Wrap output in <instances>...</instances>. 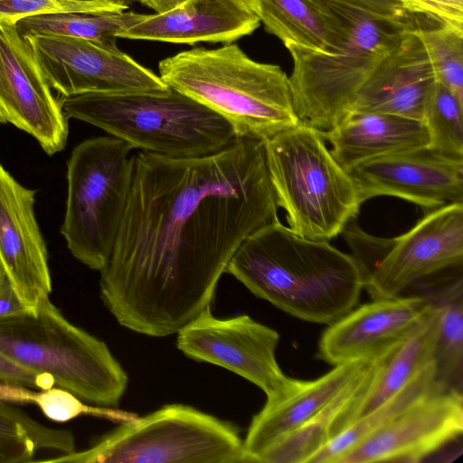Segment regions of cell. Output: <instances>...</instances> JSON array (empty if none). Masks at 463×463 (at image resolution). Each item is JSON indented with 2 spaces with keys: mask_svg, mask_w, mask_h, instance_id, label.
<instances>
[{
  "mask_svg": "<svg viewBox=\"0 0 463 463\" xmlns=\"http://www.w3.org/2000/svg\"><path fill=\"white\" fill-rule=\"evenodd\" d=\"M100 296L123 326L165 336L210 307L252 232L278 219L264 141L238 137L202 156L141 151Z\"/></svg>",
  "mask_w": 463,
  "mask_h": 463,
  "instance_id": "6da1fadb",
  "label": "cell"
},
{
  "mask_svg": "<svg viewBox=\"0 0 463 463\" xmlns=\"http://www.w3.org/2000/svg\"><path fill=\"white\" fill-rule=\"evenodd\" d=\"M225 273L288 315L326 325L354 308L365 285L353 255L298 236L279 218L245 238Z\"/></svg>",
  "mask_w": 463,
  "mask_h": 463,
  "instance_id": "7a4b0ae2",
  "label": "cell"
},
{
  "mask_svg": "<svg viewBox=\"0 0 463 463\" xmlns=\"http://www.w3.org/2000/svg\"><path fill=\"white\" fill-rule=\"evenodd\" d=\"M158 72L169 88L228 121L237 137L265 142L300 122L286 72L250 58L236 43L177 52L159 61Z\"/></svg>",
  "mask_w": 463,
  "mask_h": 463,
  "instance_id": "3957f363",
  "label": "cell"
},
{
  "mask_svg": "<svg viewBox=\"0 0 463 463\" xmlns=\"http://www.w3.org/2000/svg\"><path fill=\"white\" fill-rule=\"evenodd\" d=\"M59 100L68 119L87 122L133 148L160 156H206L237 138L223 118L171 88L160 93H84Z\"/></svg>",
  "mask_w": 463,
  "mask_h": 463,
  "instance_id": "277c9868",
  "label": "cell"
},
{
  "mask_svg": "<svg viewBox=\"0 0 463 463\" xmlns=\"http://www.w3.org/2000/svg\"><path fill=\"white\" fill-rule=\"evenodd\" d=\"M277 204L295 234L329 241L362 204L354 181L326 147L321 131L299 122L264 142Z\"/></svg>",
  "mask_w": 463,
  "mask_h": 463,
  "instance_id": "5b68a950",
  "label": "cell"
},
{
  "mask_svg": "<svg viewBox=\"0 0 463 463\" xmlns=\"http://www.w3.org/2000/svg\"><path fill=\"white\" fill-rule=\"evenodd\" d=\"M0 353L95 404L117 405L128 385L107 345L69 322L50 298L33 311L0 319Z\"/></svg>",
  "mask_w": 463,
  "mask_h": 463,
  "instance_id": "8992f818",
  "label": "cell"
},
{
  "mask_svg": "<svg viewBox=\"0 0 463 463\" xmlns=\"http://www.w3.org/2000/svg\"><path fill=\"white\" fill-rule=\"evenodd\" d=\"M328 2L349 22L350 35L344 48L326 53L297 44L286 46L293 61L288 80L295 112L301 122L320 131L331 129L351 111L359 90L391 45L411 27L404 21L378 19Z\"/></svg>",
  "mask_w": 463,
  "mask_h": 463,
  "instance_id": "52a82bcc",
  "label": "cell"
},
{
  "mask_svg": "<svg viewBox=\"0 0 463 463\" xmlns=\"http://www.w3.org/2000/svg\"><path fill=\"white\" fill-rule=\"evenodd\" d=\"M134 149L112 136L83 140L67 162L61 233L72 256L91 269L107 265L128 202Z\"/></svg>",
  "mask_w": 463,
  "mask_h": 463,
  "instance_id": "ba28073f",
  "label": "cell"
},
{
  "mask_svg": "<svg viewBox=\"0 0 463 463\" xmlns=\"http://www.w3.org/2000/svg\"><path fill=\"white\" fill-rule=\"evenodd\" d=\"M45 462L252 463L237 429L193 407L165 405Z\"/></svg>",
  "mask_w": 463,
  "mask_h": 463,
  "instance_id": "9c48e42d",
  "label": "cell"
},
{
  "mask_svg": "<svg viewBox=\"0 0 463 463\" xmlns=\"http://www.w3.org/2000/svg\"><path fill=\"white\" fill-rule=\"evenodd\" d=\"M25 38L43 77L61 96L160 93L170 89L154 71L119 49L69 36L38 34Z\"/></svg>",
  "mask_w": 463,
  "mask_h": 463,
  "instance_id": "30bf717a",
  "label": "cell"
},
{
  "mask_svg": "<svg viewBox=\"0 0 463 463\" xmlns=\"http://www.w3.org/2000/svg\"><path fill=\"white\" fill-rule=\"evenodd\" d=\"M462 260L463 203H449L427 212L407 232L382 238L364 288L372 299L401 297L416 282Z\"/></svg>",
  "mask_w": 463,
  "mask_h": 463,
  "instance_id": "8fae6325",
  "label": "cell"
},
{
  "mask_svg": "<svg viewBox=\"0 0 463 463\" xmlns=\"http://www.w3.org/2000/svg\"><path fill=\"white\" fill-rule=\"evenodd\" d=\"M177 333V347L186 356L237 373L267 397L292 383L293 378L284 374L276 359L278 332L247 315L220 319L208 307Z\"/></svg>",
  "mask_w": 463,
  "mask_h": 463,
  "instance_id": "7c38bea8",
  "label": "cell"
},
{
  "mask_svg": "<svg viewBox=\"0 0 463 463\" xmlns=\"http://www.w3.org/2000/svg\"><path fill=\"white\" fill-rule=\"evenodd\" d=\"M51 89L15 22L0 19V124L26 132L53 156L65 147L69 128Z\"/></svg>",
  "mask_w": 463,
  "mask_h": 463,
  "instance_id": "4fadbf2b",
  "label": "cell"
},
{
  "mask_svg": "<svg viewBox=\"0 0 463 463\" xmlns=\"http://www.w3.org/2000/svg\"><path fill=\"white\" fill-rule=\"evenodd\" d=\"M462 433V392L441 384L366 436L339 463H418Z\"/></svg>",
  "mask_w": 463,
  "mask_h": 463,
  "instance_id": "5bb4252c",
  "label": "cell"
},
{
  "mask_svg": "<svg viewBox=\"0 0 463 463\" xmlns=\"http://www.w3.org/2000/svg\"><path fill=\"white\" fill-rule=\"evenodd\" d=\"M363 203L375 196L399 197L427 212L463 203V157L430 147L364 161L346 170Z\"/></svg>",
  "mask_w": 463,
  "mask_h": 463,
  "instance_id": "9a60e30c",
  "label": "cell"
},
{
  "mask_svg": "<svg viewBox=\"0 0 463 463\" xmlns=\"http://www.w3.org/2000/svg\"><path fill=\"white\" fill-rule=\"evenodd\" d=\"M430 304L421 295L373 299L327 325L317 357L331 365L376 360L395 349L421 323Z\"/></svg>",
  "mask_w": 463,
  "mask_h": 463,
  "instance_id": "2e32d148",
  "label": "cell"
},
{
  "mask_svg": "<svg viewBox=\"0 0 463 463\" xmlns=\"http://www.w3.org/2000/svg\"><path fill=\"white\" fill-rule=\"evenodd\" d=\"M35 194L0 163V267L32 311L52 292L47 248L34 213Z\"/></svg>",
  "mask_w": 463,
  "mask_h": 463,
  "instance_id": "e0dca14e",
  "label": "cell"
},
{
  "mask_svg": "<svg viewBox=\"0 0 463 463\" xmlns=\"http://www.w3.org/2000/svg\"><path fill=\"white\" fill-rule=\"evenodd\" d=\"M378 359L340 364L311 381L293 379L286 391L267 397L262 409L252 418L243 440L252 462H257V456L276 440L316 418L364 379Z\"/></svg>",
  "mask_w": 463,
  "mask_h": 463,
  "instance_id": "ac0fdd59",
  "label": "cell"
},
{
  "mask_svg": "<svg viewBox=\"0 0 463 463\" xmlns=\"http://www.w3.org/2000/svg\"><path fill=\"white\" fill-rule=\"evenodd\" d=\"M435 81L430 56L415 28L409 27L361 87L350 112H380L422 121Z\"/></svg>",
  "mask_w": 463,
  "mask_h": 463,
  "instance_id": "d6986e66",
  "label": "cell"
},
{
  "mask_svg": "<svg viewBox=\"0 0 463 463\" xmlns=\"http://www.w3.org/2000/svg\"><path fill=\"white\" fill-rule=\"evenodd\" d=\"M260 24L259 16L239 0H186L166 12L145 14L118 38L231 43L251 34Z\"/></svg>",
  "mask_w": 463,
  "mask_h": 463,
  "instance_id": "ffe728a7",
  "label": "cell"
},
{
  "mask_svg": "<svg viewBox=\"0 0 463 463\" xmlns=\"http://www.w3.org/2000/svg\"><path fill=\"white\" fill-rule=\"evenodd\" d=\"M321 134L332 146L334 158L345 170L372 158L430 145L422 121L380 112H350Z\"/></svg>",
  "mask_w": 463,
  "mask_h": 463,
  "instance_id": "44dd1931",
  "label": "cell"
},
{
  "mask_svg": "<svg viewBox=\"0 0 463 463\" xmlns=\"http://www.w3.org/2000/svg\"><path fill=\"white\" fill-rule=\"evenodd\" d=\"M437 339V312L430 304L429 314L413 332L395 349L380 359L369 386L335 421L331 438L388 402L423 370L434 364Z\"/></svg>",
  "mask_w": 463,
  "mask_h": 463,
  "instance_id": "7402d4cb",
  "label": "cell"
},
{
  "mask_svg": "<svg viewBox=\"0 0 463 463\" xmlns=\"http://www.w3.org/2000/svg\"><path fill=\"white\" fill-rule=\"evenodd\" d=\"M258 16L285 47L336 53L350 35L348 20L325 0H259Z\"/></svg>",
  "mask_w": 463,
  "mask_h": 463,
  "instance_id": "603a6c76",
  "label": "cell"
},
{
  "mask_svg": "<svg viewBox=\"0 0 463 463\" xmlns=\"http://www.w3.org/2000/svg\"><path fill=\"white\" fill-rule=\"evenodd\" d=\"M462 268V267H461ZM461 268L452 276L423 279L411 287L435 308L438 339L435 354L436 379L443 385L462 391L463 376V278Z\"/></svg>",
  "mask_w": 463,
  "mask_h": 463,
  "instance_id": "cb8c5ba5",
  "label": "cell"
},
{
  "mask_svg": "<svg viewBox=\"0 0 463 463\" xmlns=\"http://www.w3.org/2000/svg\"><path fill=\"white\" fill-rule=\"evenodd\" d=\"M144 16V14L126 11L52 13L22 17L15 21V25L24 37L69 36L118 50V34Z\"/></svg>",
  "mask_w": 463,
  "mask_h": 463,
  "instance_id": "d4e9b609",
  "label": "cell"
},
{
  "mask_svg": "<svg viewBox=\"0 0 463 463\" xmlns=\"http://www.w3.org/2000/svg\"><path fill=\"white\" fill-rule=\"evenodd\" d=\"M42 450L73 452L72 432L42 424L20 409L0 402V463L29 462Z\"/></svg>",
  "mask_w": 463,
  "mask_h": 463,
  "instance_id": "484cf974",
  "label": "cell"
},
{
  "mask_svg": "<svg viewBox=\"0 0 463 463\" xmlns=\"http://www.w3.org/2000/svg\"><path fill=\"white\" fill-rule=\"evenodd\" d=\"M441 384L436 379V364L434 363L388 402L354 420L331 438L308 463H339L366 436L411 403Z\"/></svg>",
  "mask_w": 463,
  "mask_h": 463,
  "instance_id": "4316f807",
  "label": "cell"
},
{
  "mask_svg": "<svg viewBox=\"0 0 463 463\" xmlns=\"http://www.w3.org/2000/svg\"><path fill=\"white\" fill-rule=\"evenodd\" d=\"M23 385L0 382V402L33 403L51 420L64 422L80 415H92L108 420L128 422L135 413L102 407L85 405L80 398L62 388H49L35 392Z\"/></svg>",
  "mask_w": 463,
  "mask_h": 463,
  "instance_id": "83f0119b",
  "label": "cell"
},
{
  "mask_svg": "<svg viewBox=\"0 0 463 463\" xmlns=\"http://www.w3.org/2000/svg\"><path fill=\"white\" fill-rule=\"evenodd\" d=\"M422 121L430 148L463 157V102L438 80L425 102Z\"/></svg>",
  "mask_w": 463,
  "mask_h": 463,
  "instance_id": "f1b7e54d",
  "label": "cell"
},
{
  "mask_svg": "<svg viewBox=\"0 0 463 463\" xmlns=\"http://www.w3.org/2000/svg\"><path fill=\"white\" fill-rule=\"evenodd\" d=\"M415 31L430 56L436 80L463 102V32L441 24Z\"/></svg>",
  "mask_w": 463,
  "mask_h": 463,
  "instance_id": "f546056e",
  "label": "cell"
},
{
  "mask_svg": "<svg viewBox=\"0 0 463 463\" xmlns=\"http://www.w3.org/2000/svg\"><path fill=\"white\" fill-rule=\"evenodd\" d=\"M126 11L119 6L85 0H0V19L16 21L40 14Z\"/></svg>",
  "mask_w": 463,
  "mask_h": 463,
  "instance_id": "4dcf8cb0",
  "label": "cell"
},
{
  "mask_svg": "<svg viewBox=\"0 0 463 463\" xmlns=\"http://www.w3.org/2000/svg\"><path fill=\"white\" fill-rule=\"evenodd\" d=\"M407 12L424 14L463 32V0H400Z\"/></svg>",
  "mask_w": 463,
  "mask_h": 463,
  "instance_id": "1f68e13d",
  "label": "cell"
},
{
  "mask_svg": "<svg viewBox=\"0 0 463 463\" xmlns=\"http://www.w3.org/2000/svg\"><path fill=\"white\" fill-rule=\"evenodd\" d=\"M0 382L46 390L53 386V378L45 373L30 371L0 353Z\"/></svg>",
  "mask_w": 463,
  "mask_h": 463,
  "instance_id": "d6a6232c",
  "label": "cell"
},
{
  "mask_svg": "<svg viewBox=\"0 0 463 463\" xmlns=\"http://www.w3.org/2000/svg\"><path fill=\"white\" fill-rule=\"evenodd\" d=\"M357 9L373 17L402 21L407 10L400 0H329Z\"/></svg>",
  "mask_w": 463,
  "mask_h": 463,
  "instance_id": "836d02e7",
  "label": "cell"
},
{
  "mask_svg": "<svg viewBox=\"0 0 463 463\" xmlns=\"http://www.w3.org/2000/svg\"><path fill=\"white\" fill-rule=\"evenodd\" d=\"M32 311L21 299L0 267V319Z\"/></svg>",
  "mask_w": 463,
  "mask_h": 463,
  "instance_id": "e575fe53",
  "label": "cell"
},
{
  "mask_svg": "<svg viewBox=\"0 0 463 463\" xmlns=\"http://www.w3.org/2000/svg\"><path fill=\"white\" fill-rule=\"evenodd\" d=\"M186 0H139V4L152 9L155 13H163L176 7Z\"/></svg>",
  "mask_w": 463,
  "mask_h": 463,
  "instance_id": "d590c367",
  "label": "cell"
},
{
  "mask_svg": "<svg viewBox=\"0 0 463 463\" xmlns=\"http://www.w3.org/2000/svg\"><path fill=\"white\" fill-rule=\"evenodd\" d=\"M258 15L259 0H239Z\"/></svg>",
  "mask_w": 463,
  "mask_h": 463,
  "instance_id": "8d00e7d4",
  "label": "cell"
},
{
  "mask_svg": "<svg viewBox=\"0 0 463 463\" xmlns=\"http://www.w3.org/2000/svg\"><path fill=\"white\" fill-rule=\"evenodd\" d=\"M115 5L127 10L133 3H139V0H111Z\"/></svg>",
  "mask_w": 463,
  "mask_h": 463,
  "instance_id": "74e56055",
  "label": "cell"
},
{
  "mask_svg": "<svg viewBox=\"0 0 463 463\" xmlns=\"http://www.w3.org/2000/svg\"><path fill=\"white\" fill-rule=\"evenodd\" d=\"M85 1H99V2H104V3H108V4H111V5H117L111 0H85ZM117 6H118V5H117ZM119 7H121V6H119ZM121 8L124 9L123 7H121Z\"/></svg>",
  "mask_w": 463,
  "mask_h": 463,
  "instance_id": "f35d334b",
  "label": "cell"
}]
</instances>
